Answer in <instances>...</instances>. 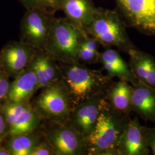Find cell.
<instances>
[{"mask_svg": "<svg viewBox=\"0 0 155 155\" xmlns=\"http://www.w3.org/2000/svg\"><path fill=\"white\" fill-rule=\"evenodd\" d=\"M58 63L61 80L68 89L72 107L105 91L113 81L102 71L90 68L80 62Z\"/></svg>", "mask_w": 155, "mask_h": 155, "instance_id": "6da1fadb", "label": "cell"}, {"mask_svg": "<svg viewBox=\"0 0 155 155\" xmlns=\"http://www.w3.org/2000/svg\"><path fill=\"white\" fill-rule=\"evenodd\" d=\"M87 33L83 27L67 17H56L43 50L58 63L78 62L79 50Z\"/></svg>", "mask_w": 155, "mask_h": 155, "instance_id": "7a4b0ae2", "label": "cell"}, {"mask_svg": "<svg viewBox=\"0 0 155 155\" xmlns=\"http://www.w3.org/2000/svg\"><path fill=\"white\" fill-rule=\"evenodd\" d=\"M130 118L116 110L105 99L94 130L87 138V155L108 150L118 153V145Z\"/></svg>", "mask_w": 155, "mask_h": 155, "instance_id": "3957f363", "label": "cell"}, {"mask_svg": "<svg viewBox=\"0 0 155 155\" xmlns=\"http://www.w3.org/2000/svg\"><path fill=\"white\" fill-rule=\"evenodd\" d=\"M127 27L121 15L116 11L97 8L92 21L84 29L105 48L116 47L128 54L136 47L127 35Z\"/></svg>", "mask_w": 155, "mask_h": 155, "instance_id": "277c9868", "label": "cell"}, {"mask_svg": "<svg viewBox=\"0 0 155 155\" xmlns=\"http://www.w3.org/2000/svg\"><path fill=\"white\" fill-rule=\"evenodd\" d=\"M31 103L45 121L68 124L72 112V102L68 89L60 79L41 89Z\"/></svg>", "mask_w": 155, "mask_h": 155, "instance_id": "5b68a950", "label": "cell"}, {"mask_svg": "<svg viewBox=\"0 0 155 155\" xmlns=\"http://www.w3.org/2000/svg\"><path fill=\"white\" fill-rule=\"evenodd\" d=\"M55 13L46 8L27 9L20 21V40L36 50H43L55 19Z\"/></svg>", "mask_w": 155, "mask_h": 155, "instance_id": "8992f818", "label": "cell"}, {"mask_svg": "<svg viewBox=\"0 0 155 155\" xmlns=\"http://www.w3.org/2000/svg\"><path fill=\"white\" fill-rule=\"evenodd\" d=\"M48 122L41 129L55 155H87V139L68 124Z\"/></svg>", "mask_w": 155, "mask_h": 155, "instance_id": "52a82bcc", "label": "cell"}, {"mask_svg": "<svg viewBox=\"0 0 155 155\" xmlns=\"http://www.w3.org/2000/svg\"><path fill=\"white\" fill-rule=\"evenodd\" d=\"M127 27L155 37V0H116Z\"/></svg>", "mask_w": 155, "mask_h": 155, "instance_id": "ba28073f", "label": "cell"}, {"mask_svg": "<svg viewBox=\"0 0 155 155\" xmlns=\"http://www.w3.org/2000/svg\"><path fill=\"white\" fill-rule=\"evenodd\" d=\"M36 51L21 40L10 41L0 50V68L14 79L28 67Z\"/></svg>", "mask_w": 155, "mask_h": 155, "instance_id": "9c48e42d", "label": "cell"}, {"mask_svg": "<svg viewBox=\"0 0 155 155\" xmlns=\"http://www.w3.org/2000/svg\"><path fill=\"white\" fill-rule=\"evenodd\" d=\"M105 91L84 101L72 108L68 124L87 139L94 130L101 106L105 99Z\"/></svg>", "mask_w": 155, "mask_h": 155, "instance_id": "30bf717a", "label": "cell"}, {"mask_svg": "<svg viewBox=\"0 0 155 155\" xmlns=\"http://www.w3.org/2000/svg\"><path fill=\"white\" fill-rule=\"evenodd\" d=\"M119 155H148L150 150L137 116L130 118L118 145Z\"/></svg>", "mask_w": 155, "mask_h": 155, "instance_id": "8fae6325", "label": "cell"}, {"mask_svg": "<svg viewBox=\"0 0 155 155\" xmlns=\"http://www.w3.org/2000/svg\"><path fill=\"white\" fill-rule=\"evenodd\" d=\"M39 89L37 75L28 67L12 82L5 102L30 103L31 99Z\"/></svg>", "mask_w": 155, "mask_h": 155, "instance_id": "7c38bea8", "label": "cell"}, {"mask_svg": "<svg viewBox=\"0 0 155 155\" xmlns=\"http://www.w3.org/2000/svg\"><path fill=\"white\" fill-rule=\"evenodd\" d=\"M28 67L36 73L40 89H43L61 79V72L58 62L45 52L37 50Z\"/></svg>", "mask_w": 155, "mask_h": 155, "instance_id": "4fadbf2b", "label": "cell"}, {"mask_svg": "<svg viewBox=\"0 0 155 155\" xmlns=\"http://www.w3.org/2000/svg\"><path fill=\"white\" fill-rule=\"evenodd\" d=\"M129 66L135 78L155 89V59L150 54L137 49L130 50Z\"/></svg>", "mask_w": 155, "mask_h": 155, "instance_id": "5bb4252c", "label": "cell"}, {"mask_svg": "<svg viewBox=\"0 0 155 155\" xmlns=\"http://www.w3.org/2000/svg\"><path fill=\"white\" fill-rule=\"evenodd\" d=\"M100 63L102 65L107 77L111 79L117 78L132 85L139 82L134 77L129 64L122 58L117 50L106 48L100 54Z\"/></svg>", "mask_w": 155, "mask_h": 155, "instance_id": "9a60e30c", "label": "cell"}, {"mask_svg": "<svg viewBox=\"0 0 155 155\" xmlns=\"http://www.w3.org/2000/svg\"><path fill=\"white\" fill-rule=\"evenodd\" d=\"M55 10H61L68 20L84 28L92 21L97 8L93 0H57Z\"/></svg>", "mask_w": 155, "mask_h": 155, "instance_id": "2e32d148", "label": "cell"}, {"mask_svg": "<svg viewBox=\"0 0 155 155\" xmlns=\"http://www.w3.org/2000/svg\"><path fill=\"white\" fill-rule=\"evenodd\" d=\"M133 87L132 112L155 125V89L140 82Z\"/></svg>", "mask_w": 155, "mask_h": 155, "instance_id": "e0dca14e", "label": "cell"}, {"mask_svg": "<svg viewBox=\"0 0 155 155\" xmlns=\"http://www.w3.org/2000/svg\"><path fill=\"white\" fill-rule=\"evenodd\" d=\"M133 90V85L127 81H113L106 90L105 100L116 110L130 117Z\"/></svg>", "mask_w": 155, "mask_h": 155, "instance_id": "ac0fdd59", "label": "cell"}, {"mask_svg": "<svg viewBox=\"0 0 155 155\" xmlns=\"http://www.w3.org/2000/svg\"><path fill=\"white\" fill-rule=\"evenodd\" d=\"M44 139L41 127L37 130L6 138L4 144L11 155H30L33 148Z\"/></svg>", "mask_w": 155, "mask_h": 155, "instance_id": "d6986e66", "label": "cell"}, {"mask_svg": "<svg viewBox=\"0 0 155 155\" xmlns=\"http://www.w3.org/2000/svg\"><path fill=\"white\" fill-rule=\"evenodd\" d=\"M43 121L45 120L31 102L9 129L6 138L33 132L41 127Z\"/></svg>", "mask_w": 155, "mask_h": 155, "instance_id": "ffe728a7", "label": "cell"}, {"mask_svg": "<svg viewBox=\"0 0 155 155\" xmlns=\"http://www.w3.org/2000/svg\"><path fill=\"white\" fill-rule=\"evenodd\" d=\"M100 45L95 39L87 33L80 46L78 54V61L84 64L100 63L101 52L98 50Z\"/></svg>", "mask_w": 155, "mask_h": 155, "instance_id": "44dd1931", "label": "cell"}, {"mask_svg": "<svg viewBox=\"0 0 155 155\" xmlns=\"http://www.w3.org/2000/svg\"><path fill=\"white\" fill-rule=\"evenodd\" d=\"M30 103L4 102L3 104L1 105V108L5 115L9 129Z\"/></svg>", "mask_w": 155, "mask_h": 155, "instance_id": "7402d4cb", "label": "cell"}, {"mask_svg": "<svg viewBox=\"0 0 155 155\" xmlns=\"http://www.w3.org/2000/svg\"><path fill=\"white\" fill-rule=\"evenodd\" d=\"M11 84L9 77L0 68V105L5 102Z\"/></svg>", "mask_w": 155, "mask_h": 155, "instance_id": "603a6c76", "label": "cell"}, {"mask_svg": "<svg viewBox=\"0 0 155 155\" xmlns=\"http://www.w3.org/2000/svg\"><path fill=\"white\" fill-rule=\"evenodd\" d=\"M30 155H55L51 145L44 137L32 150Z\"/></svg>", "mask_w": 155, "mask_h": 155, "instance_id": "cb8c5ba5", "label": "cell"}, {"mask_svg": "<svg viewBox=\"0 0 155 155\" xmlns=\"http://www.w3.org/2000/svg\"><path fill=\"white\" fill-rule=\"evenodd\" d=\"M143 131L147 145L152 155H155V126L147 127L143 125Z\"/></svg>", "mask_w": 155, "mask_h": 155, "instance_id": "d4e9b609", "label": "cell"}, {"mask_svg": "<svg viewBox=\"0 0 155 155\" xmlns=\"http://www.w3.org/2000/svg\"><path fill=\"white\" fill-rule=\"evenodd\" d=\"M26 9L35 8H46L50 9L47 0H18Z\"/></svg>", "mask_w": 155, "mask_h": 155, "instance_id": "484cf974", "label": "cell"}, {"mask_svg": "<svg viewBox=\"0 0 155 155\" xmlns=\"http://www.w3.org/2000/svg\"><path fill=\"white\" fill-rule=\"evenodd\" d=\"M9 130V127L5 115L0 105V143H2L6 137Z\"/></svg>", "mask_w": 155, "mask_h": 155, "instance_id": "4316f807", "label": "cell"}, {"mask_svg": "<svg viewBox=\"0 0 155 155\" xmlns=\"http://www.w3.org/2000/svg\"><path fill=\"white\" fill-rule=\"evenodd\" d=\"M0 155H11L9 151L6 148L5 146L2 144L0 143Z\"/></svg>", "mask_w": 155, "mask_h": 155, "instance_id": "83f0119b", "label": "cell"}, {"mask_svg": "<svg viewBox=\"0 0 155 155\" xmlns=\"http://www.w3.org/2000/svg\"><path fill=\"white\" fill-rule=\"evenodd\" d=\"M47 1L49 4L51 9L56 12L55 5L57 0H47Z\"/></svg>", "mask_w": 155, "mask_h": 155, "instance_id": "f1b7e54d", "label": "cell"}]
</instances>
